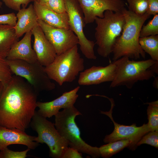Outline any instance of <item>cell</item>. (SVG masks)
<instances>
[{
	"label": "cell",
	"mask_w": 158,
	"mask_h": 158,
	"mask_svg": "<svg viewBox=\"0 0 158 158\" xmlns=\"http://www.w3.org/2000/svg\"><path fill=\"white\" fill-rule=\"evenodd\" d=\"M38 94L25 79L13 75L0 97V127L25 131L36 111Z\"/></svg>",
	"instance_id": "1"
},
{
	"label": "cell",
	"mask_w": 158,
	"mask_h": 158,
	"mask_svg": "<svg viewBox=\"0 0 158 158\" xmlns=\"http://www.w3.org/2000/svg\"><path fill=\"white\" fill-rule=\"evenodd\" d=\"M125 19L122 33L117 39L113 49V60L123 56L138 60L141 57L145 59V53L139 43L140 34L144 23L150 16L147 13L138 15L125 8L121 11Z\"/></svg>",
	"instance_id": "2"
},
{
	"label": "cell",
	"mask_w": 158,
	"mask_h": 158,
	"mask_svg": "<svg viewBox=\"0 0 158 158\" xmlns=\"http://www.w3.org/2000/svg\"><path fill=\"white\" fill-rule=\"evenodd\" d=\"M95 21L97 24L95 37L97 52L100 56L107 58L112 53L116 41L122 33L125 18L122 11L107 10L103 18L96 17Z\"/></svg>",
	"instance_id": "3"
},
{
	"label": "cell",
	"mask_w": 158,
	"mask_h": 158,
	"mask_svg": "<svg viewBox=\"0 0 158 158\" xmlns=\"http://www.w3.org/2000/svg\"><path fill=\"white\" fill-rule=\"evenodd\" d=\"M82 114L74 106L63 109L55 116V126L60 135L68 142V146L79 152L88 154L92 158L100 156L99 147L86 143L80 137L75 118Z\"/></svg>",
	"instance_id": "4"
},
{
	"label": "cell",
	"mask_w": 158,
	"mask_h": 158,
	"mask_svg": "<svg viewBox=\"0 0 158 158\" xmlns=\"http://www.w3.org/2000/svg\"><path fill=\"white\" fill-rule=\"evenodd\" d=\"M49 78L61 86L72 82L85 68L84 61L78 52L76 45L64 53L56 55L53 62L44 67Z\"/></svg>",
	"instance_id": "5"
},
{
	"label": "cell",
	"mask_w": 158,
	"mask_h": 158,
	"mask_svg": "<svg viewBox=\"0 0 158 158\" xmlns=\"http://www.w3.org/2000/svg\"><path fill=\"white\" fill-rule=\"evenodd\" d=\"M121 61L110 87L125 86L131 89L138 81L147 80L154 77L155 73L150 67L157 61L151 59L142 61L131 60L127 56L121 58Z\"/></svg>",
	"instance_id": "6"
},
{
	"label": "cell",
	"mask_w": 158,
	"mask_h": 158,
	"mask_svg": "<svg viewBox=\"0 0 158 158\" xmlns=\"http://www.w3.org/2000/svg\"><path fill=\"white\" fill-rule=\"evenodd\" d=\"M35 111L30 126L37 133L34 141L46 144L49 149V155L54 158H61L68 147V141L62 137L56 128L54 123L47 120Z\"/></svg>",
	"instance_id": "7"
},
{
	"label": "cell",
	"mask_w": 158,
	"mask_h": 158,
	"mask_svg": "<svg viewBox=\"0 0 158 158\" xmlns=\"http://www.w3.org/2000/svg\"><path fill=\"white\" fill-rule=\"evenodd\" d=\"M6 60L12 73L25 79L37 93L55 88V85L45 72L44 66L38 61L30 63L21 60Z\"/></svg>",
	"instance_id": "8"
},
{
	"label": "cell",
	"mask_w": 158,
	"mask_h": 158,
	"mask_svg": "<svg viewBox=\"0 0 158 158\" xmlns=\"http://www.w3.org/2000/svg\"><path fill=\"white\" fill-rule=\"evenodd\" d=\"M66 12L68 17L70 29L78 38V44L82 54L88 59H97L94 51L95 43L88 39L84 32L85 25L84 16L77 0H64Z\"/></svg>",
	"instance_id": "9"
},
{
	"label": "cell",
	"mask_w": 158,
	"mask_h": 158,
	"mask_svg": "<svg viewBox=\"0 0 158 158\" xmlns=\"http://www.w3.org/2000/svg\"><path fill=\"white\" fill-rule=\"evenodd\" d=\"M111 103V108L108 111H101V113L105 114L111 119L114 125V129L110 134L106 135L103 140L105 143L113 142L123 139H128L131 141L134 150L137 147L136 144L142 137L150 131L148 124H144L140 126H137L135 124L130 126L121 125L116 123L112 116L113 109L115 106L114 102L112 98L107 96Z\"/></svg>",
	"instance_id": "10"
},
{
	"label": "cell",
	"mask_w": 158,
	"mask_h": 158,
	"mask_svg": "<svg viewBox=\"0 0 158 158\" xmlns=\"http://www.w3.org/2000/svg\"><path fill=\"white\" fill-rule=\"evenodd\" d=\"M38 23L46 38L59 55L79 43L78 37L70 29L54 27L38 19Z\"/></svg>",
	"instance_id": "11"
},
{
	"label": "cell",
	"mask_w": 158,
	"mask_h": 158,
	"mask_svg": "<svg viewBox=\"0 0 158 158\" xmlns=\"http://www.w3.org/2000/svg\"><path fill=\"white\" fill-rule=\"evenodd\" d=\"M83 12L85 24L92 23L96 17L102 18L107 10L121 12L125 8L123 0H77Z\"/></svg>",
	"instance_id": "12"
},
{
	"label": "cell",
	"mask_w": 158,
	"mask_h": 158,
	"mask_svg": "<svg viewBox=\"0 0 158 158\" xmlns=\"http://www.w3.org/2000/svg\"><path fill=\"white\" fill-rule=\"evenodd\" d=\"M120 61V58L113 61L106 66H93L83 71L80 73L78 84L90 85L111 82L115 77Z\"/></svg>",
	"instance_id": "13"
},
{
	"label": "cell",
	"mask_w": 158,
	"mask_h": 158,
	"mask_svg": "<svg viewBox=\"0 0 158 158\" xmlns=\"http://www.w3.org/2000/svg\"><path fill=\"white\" fill-rule=\"evenodd\" d=\"M80 88L78 86L73 90L66 92L56 99L50 102H42L37 101V112L46 118L55 116L61 109H65L72 106L75 102L78 95L77 92Z\"/></svg>",
	"instance_id": "14"
},
{
	"label": "cell",
	"mask_w": 158,
	"mask_h": 158,
	"mask_svg": "<svg viewBox=\"0 0 158 158\" xmlns=\"http://www.w3.org/2000/svg\"><path fill=\"white\" fill-rule=\"evenodd\" d=\"M34 38L33 49L38 62L44 67L51 63L57 54L55 50L38 25L31 30Z\"/></svg>",
	"instance_id": "15"
},
{
	"label": "cell",
	"mask_w": 158,
	"mask_h": 158,
	"mask_svg": "<svg viewBox=\"0 0 158 158\" xmlns=\"http://www.w3.org/2000/svg\"><path fill=\"white\" fill-rule=\"evenodd\" d=\"M35 137L20 130L0 127V151L13 144L23 145L30 150H34L39 145L34 141Z\"/></svg>",
	"instance_id": "16"
},
{
	"label": "cell",
	"mask_w": 158,
	"mask_h": 158,
	"mask_svg": "<svg viewBox=\"0 0 158 158\" xmlns=\"http://www.w3.org/2000/svg\"><path fill=\"white\" fill-rule=\"evenodd\" d=\"M31 31L25 33L20 41L15 43L12 46L6 58L7 60L19 59L30 63L37 61V55L31 44Z\"/></svg>",
	"instance_id": "17"
},
{
	"label": "cell",
	"mask_w": 158,
	"mask_h": 158,
	"mask_svg": "<svg viewBox=\"0 0 158 158\" xmlns=\"http://www.w3.org/2000/svg\"><path fill=\"white\" fill-rule=\"evenodd\" d=\"M33 6L38 19L54 27L70 29L66 12H56L35 1Z\"/></svg>",
	"instance_id": "18"
},
{
	"label": "cell",
	"mask_w": 158,
	"mask_h": 158,
	"mask_svg": "<svg viewBox=\"0 0 158 158\" xmlns=\"http://www.w3.org/2000/svg\"><path fill=\"white\" fill-rule=\"evenodd\" d=\"M16 16L18 21L14 28L18 38L38 25V18L32 4L27 8L19 10Z\"/></svg>",
	"instance_id": "19"
},
{
	"label": "cell",
	"mask_w": 158,
	"mask_h": 158,
	"mask_svg": "<svg viewBox=\"0 0 158 158\" xmlns=\"http://www.w3.org/2000/svg\"><path fill=\"white\" fill-rule=\"evenodd\" d=\"M18 40L14 26L0 24V57L6 59L12 46Z\"/></svg>",
	"instance_id": "20"
},
{
	"label": "cell",
	"mask_w": 158,
	"mask_h": 158,
	"mask_svg": "<svg viewBox=\"0 0 158 158\" xmlns=\"http://www.w3.org/2000/svg\"><path fill=\"white\" fill-rule=\"evenodd\" d=\"M126 147L134 150L132 141L128 139H123L102 145L99 147V151L100 156L108 158Z\"/></svg>",
	"instance_id": "21"
},
{
	"label": "cell",
	"mask_w": 158,
	"mask_h": 158,
	"mask_svg": "<svg viewBox=\"0 0 158 158\" xmlns=\"http://www.w3.org/2000/svg\"><path fill=\"white\" fill-rule=\"evenodd\" d=\"M139 43L142 49L152 60L158 61V35L140 37Z\"/></svg>",
	"instance_id": "22"
},
{
	"label": "cell",
	"mask_w": 158,
	"mask_h": 158,
	"mask_svg": "<svg viewBox=\"0 0 158 158\" xmlns=\"http://www.w3.org/2000/svg\"><path fill=\"white\" fill-rule=\"evenodd\" d=\"M147 109L148 122L150 131H158V101L148 102Z\"/></svg>",
	"instance_id": "23"
},
{
	"label": "cell",
	"mask_w": 158,
	"mask_h": 158,
	"mask_svg": "<svg viewBox=\"0 0 158 158\" xmlns=\"http://www.w3.org/2000/svg\"><path fill=\"white\" fill-rule=\"evenodd\" d=\"M158 35V14L154 15L153 19L145 25H143L140 37Z\"/></svg>",
	"instance_id": "24"
},
{
	"label": "cell",
	"mask_w": 158,
	"mask_h": 158,
	"mask_svg": "<svg viewBox=\"0 0 158 158\" xmlns=\"http://www.w3.org/2000/svg\"><path fill=\"white\" fill-rule=\"evenodd\" d=\"M129 10L139 16L146 13L148 8L147 0H126Z\"/></svg>",
	"instance_id": "25"
},
{
	"label": "cell",
	"mask_w": 158,
	"mask_h": 158,
	"mask_svg": "<svg viewBox=\"0 0 158 158\" xmlns=\"http://www.w3.org/2000/svg\"><path fill=\"white\" fill-rule=\"evenodd\" d=\"M13 75L6 59L0 57V80L4 87L9 83Z\"/></svg>",
	"instance_id": "26"
},
{
	"label": "cell",
	"mask_w": 158,
	"mask_h": 158,
	"mask_svg": "<svg viewBox=\"0 0 158 158\" xmlns=\"http://www.w3.org/2000/svg\"><path fill=\"white\" fill-rule=\"evenodd\" d=\"M143 135L136 144L137 147L140 145L146 144L158 148V131H150Z\"/></svg>",
	"instance_id": "27"
},
{
	"label": "cell",
	"mask_w": 158,
	"mask_h": 158,
	"mask_svg": "<svg viewBox=\"0 0 158 158\" xmlns=\"http://www.w3.org/2000/svg\"><path fill=\"white\" fill-rule=\"evenodd\" d=\"M30 150L29 148L22 151H12L7 147L0 151V158H25L27 154Z\"/></svg>",
	"instance_id": "28"
},
{
	"label": "cell",
	"mask_w": 158,
	"mask_h": 158,
	"mask_svg": "<svg viewBox=\"0 0 158 158\" xmlns=\"http://www.w3.org/2000/svg\"><path fill=\"white\" fill-rule=\"evenodd\" d=\"M43 5L58 13L66 12L64 0H49Z\"/></svg>",
	"instance_id": "29"
},
{
	"label": "cell",
	"mask_w": 158,
	"mask_h": 158,
	"mask_svg": "<svg viewBox=\"0 0 158 158\" xmlns=\"http://www.w3.org/2000/svg\"><path fill=\"white\" fill-rule=\"evenodd\" d=\"M35 0H2L5 5L8 8L18 11L20 9L22 5L23 8H25L28 4Z\"/></svg>",
	"instance_id": "30"
},
{
	"label": "cell",
	"mask_w": 158,
	"mask_h": 158,
	"mask_svg": "<svg viewBox=\"0 0 158 158\" xmlns=\"http://www.w3.org/2000/svg\"><path fill=\"white\" fill-rule=\"evenodd\" d=\"M17 18L14 13L0 15V24H7L15 26Z\"/></svg>",
	"instance_id": "31"
},
{
	"label": "cell",
	"mask_w": 158,
	"mask_h": 158,
	"mask_svg": "<svg viewBox=\"0 0 158 158\" xmlns=\"http://www.w3.org/2000/svg\"><path fill=\"white\" fill-rule=\"evenodd\" d=\"M81 153L76 149L68 147L63 153L61 158H82Z\"/></svg>",
	"instance_id": "32"
},
{
	"label": "cell",
	"mask_w": 158,
	"mask_h": 158,
	"mask_svg": "<svg viewBox=\"0 0 158 158\" xmlns=\"http://www.w3.org/2000/svg\"><path fill=\"white\" fill-rule=\"evenodd\" d=\"M148 8L146 13L151 16L158 13V0H147Z\"/></svg>",
	"instance_id": "33"
},
{
	"label": "cell",
	"mask_w": 158,
	"mask_h": 158,
	"mask_svg": "<svg viewBox=\"0 0 158 158\" xmlns=\"http://www.w3.org/2000/svg\"><path fill=\"white\" fill-rule=\"evenodd\" d=\"M150 69L153 71L155 74H158V61H157L150 67Z\"/></svg>",
	"instance_id": "34"
},
{
	"label": "cell",
	"mask_w": 158,
	"mask_h": 158,
	"mask_svg": "<svg viewBox=\"0 0 158 158\" xmlns=\"http://www.w3.org/2000/svg\"><path fill=\"white\" fill-rule=\"evenodd\" d=\"M153 87L156 89H158V77L155 78L153 83Z\"/></svg>",
	"instance_id": "35"
},
{
	"label": "cell",
	"mask_w": 158,
	"mask_h": 158,
	"mask_svg": "<svg viewBox=\"0 0 158 158\" xmlns=\"http://www.w3.org/2000/svg\"><path fill=\"white\" fill-rule=\"evenodd\" d=\"M49 0H35L34 1H36L39 4H44Z\"/></svg>",
	"instance_id": "36"
},
{
	"label": "cell",
	"mask_w": 158,
	"mask_h": 158,
	"mask_svg": "<svg viewBox=\"0 0 158 158\" xmlns=\"http://www.w3.org/2000/svg\"><path fill=\"white\" fill-rule=\"evenodd\" d=\"M4 87V86L0 80V97Z\"/></svg>",
	"instance_id": "37"
},
{
	"label": "cell",
	"mask_w": 158,
	"mask_h": 158,
	"mask_svg": "<svg viewBox=\"0 0 158 158\" xmlns=\"http://www.w3.org/2000/svg\"><path fill=\"white\" fill-rule=\"evenodd\" d=\"M2 2L0 1V8L2 6Z\"/></svg>",
	"instance_id": "38"
}]
</instances>
